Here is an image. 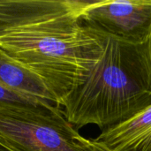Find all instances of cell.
<instances>
[{"label": "cell", "instance_id": "cell-4", "mask_svg": "<svg viewBox=\"0 0 151 151\" xmlns=\"http://www.w3.org/2000/svg\"><path fill=\"white\" fill-rule=\"evenodd\" d=\"M81 21L104 36L143 43L151 39V0L88 1Z\"/></svg>", "mask_w": 151, "mask_h": 151}, {"label": "cell", "instance_id": "cell-2", "mask_svg": "<svg viewBox=\"0 0 151 151\" xmlns=\"http://www.w3.org/2000/svg\"><path fill=\"white\" fill-rule=\"evenodd\" d=\"M151 104V39L134 44L105 36L99 60L62 106L76 128L102 131L124 124Z\"/></svg>", "mask_w": 151, "mask_h": 151}, {"label": "cell", "instance_id": "cell-8", "mask_svg": "<svg viewBox=\"0 0 151 151\" xmlns=\"http://www.w3.org/2000/svg\"><path fill=\"white\" fill-rule=\"evenodd\" d=\"M92 142H93V144H94V146H95V148H96V151H110L108 149H106L104 146H103L102 144H100V143L96 142L95 140H92Z\"/></svg>", "mask_w": 151, "mask_h": 151}, {"label": "cell", "instance_id": "cell-7", "mask_svg": "<svg viewBox=\"0 0 151 151\" xmlns=\"http://www.w3.org/2000/svg\"><path fill=\"white\" fill-rule=\"evenodd\" d=\"M0 85L57 105L40 79L14 62L2 50H0Z\"/></svg>", "mask_w": 151, "mask_h": 151}, {"label": "cell", "instance_id": "cell-5", "mask_svg": "<svg viewBox=\"0 0 151 151\" xmlns=\"http://www.w3.org/2000/svg\"><path fill=\"white\" fill-rule=\"evenodd\" d=\"M86 4L78 0H0V35L77 11Z\"/></svg>", "mask_w": 151, "mask_h": 151}, {"label": "cell", "instance_id": "cell-1", "mask_svg": "<svg viewBox=\"0 0 151 151\" xmlns=\"http://www.w3.org/2000/svg\"><path fill=\"white\" fill-rule=\"evenodd\" d=\"M84 7L0 35V50L38 77L59 107L85 81L105 44L104 35L81 23Z\"/></svg>", "mask_w": 151, "mask_h": 151}, {"label": "cell", "instance_id": "cell-6", "mask_svg": "<svg viewBox=\"0 0 151 151\" xmlns=\"http://www.w3.org/2000/svg\"><path fill=\"white\" fill-rule=\"evenodd\" d=\"M110 151H151V104L129 121L94 139Z\"/></svg>", "mask_w": 151, "mask_h": 151}, {"label": "cell", "instance_id": "cell-3", "mask_svg": "<svg viewBox=\"0 0 151 151\" xmlns=\"http://www.w3.org/2000/svg\"><path fill=\"white\" fill-rule=\"evenodd\" d=\"M0 151H96L55 104L0 103Z\"/></svg>", "mask_w": 151, "mask_h": 151}]
</instances>
